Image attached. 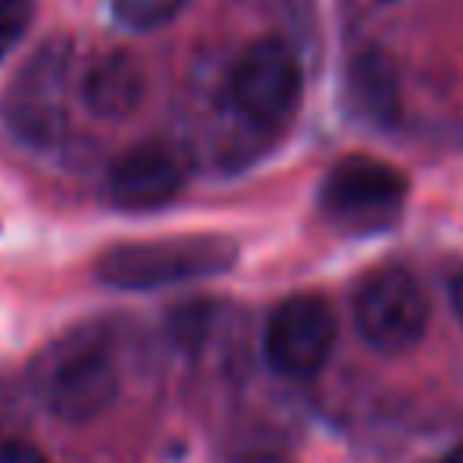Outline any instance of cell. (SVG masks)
<instances>
[{
	"label": "cell",
	"mask_w": 463,
	"mask_h": 463,
	"mask_svg": "<svg viewBox=\"0 0 463 463\" xmlns=\"http://www.w3.org/2000/svg\"><path fill=\"white\" fill-rule=\"evenodd\" d=\"M336 344V318L333 307L322 297L300 293L286 297L264 329V354L279 376L289 380H307L315 376Z\"/></svg>",
	"instance_id": "7"
},
{
	"label": "cell",
	"mask_w": 463,
	"mask_h": 463,
	"mask_svg": "<svg viewBox=\"0 0 463 463\" xmlns=\"http://www.w3.org/2000/svg\"><path fill=\"white\" fill-rule=\"evenodd\" d=\"M344 98L351 112L373 127L398 123V80H394L391 61L376 47L351 54L347 72H344Z\"/></svg>",
	"instance_id": "10"
},
{
	"label": "cell",
	"mask_w": 463,
	"mask_h": 463,
	"mask_svg": "<svg viewBox=\"0 0 463 463\" xmlns=\"http://www.w3.org/2000/svg\"><path fill=\"white\" fill-rule=\"evenodd\" d=\"M239 463H289V459H282V456H246Z\"/></svg>",
	"instance_id": "16"
},
{
	"label": "cell",
	"mask_w": 463,
	"mask_h": 463,
	"mask_svg": "<svg viewBox=\"0 0 463 463\" xmlns=\"http://www.w3.org/2000/svg\"><path fill=\"white\" fill-rule=\"evenodd\" d=\"M184 188V163L163 145H137L109 170V199L123 210L166 206Z\"/></svg>",
	"instance_id": "8"
},
{
	"label": "cell",
	"mask_w": 463,
	"mask_h": 463,
	"mask_svg": "<svg viewBox=\"0 0 463 463\" xmlns=\"http://www.w3.org/2000/svg\"><path fill=\"white\" fill-rule=\"evenodd\" d=\"M33 22V0H0V58L25 36Z\"/></svg>",
	"instance_id": "12"
},
{
	"label": "cell",
	"mask_w": 463,
	"mask_h": 463,
	"mask_svg": "<svg viewBox=\"0 0 463 463\" xmlns=\"http://www.w3.org/2000/svg\"><path fill=\"white\" fill-rule=\"evenodd\" d=\"M83 105L101 119H123L130 116L145 98V69L127 51L101 54L80 83Z\"/></svg>",
	"instance_id": "9"
},
{
	"label": "cell",
	"mask_w": 463,
	"mask_h": 463,
	"mask_svg": "<svg viewBox=\"0 0 463 463\" xmlns=\"http://www.w3.org/2000/svg\"><path fill=\"white\" fill-rule=\"evenodd\" d=\"M452 307H456V315H459V322H463V271H459L456 282H452Z\"/></svg>",
	"instance_id": "14"
},
{
	"label": "cell",
	"mask_w": 463,
	"mask_h": 463,
	"mask_svg": "<svg viewBox=\"0 0 463 463\" xmlns=\"http://www.w3.org/2000/svg\"><path fill=\"white\" fill-rule=\"evenodd\" d=\"M184 4L188 0H109L116 22L127 25V29H137V33H148V29L166 25Z\"/></svg>",
	"instance_id": "11"
},
{
	"label": "cell",
	"mask_w": 463,
	"mask_h": 463,
	"mask_svg": "<svg viewBox=\"0 0 463 463\" xmlns=\"http://www.w3.org/2000/svg\"><path fill=\"white\" fill-rule=\"evenodd\" d=\"M72 47L69 40L43 43L14 76L4 98V119L33 148H51L65 130V94H69Z\"/></svg>",
	"instance_id": "3"
},
{
	"label": "cell",
	"mask_w": 463,
	"mask_h": 463,
	"mask_svg": "<svg viewBox=\"0 0 463 463\" xmlns=\"http://www.w3.org/2000/svg\"><path fill=\"white\" fill-rule=\"evenodd\" d=\"M239 246L224 235H177L156 242H123L98 257L94 275L116 289H156L221 275L235 264Z\"/></svg>",
	"instance_id": "2"
},
{
	"label": "cell",
	"mask_w": 463,
	"mask_h": 463,
	"mask_svg": "<svg viewBox=\"0 0 463 463\" xmlns=\"http://www.w3.org/2000/svg\"><path fill=\"white\" fill-rule=\"evenodd\" d=\"M405 174L373 156H347L340 159L318 192L322 213L351 232H380L387 228L405 203Z\"/></svg>",
	"instance_id": "4"
},
{
	"label": "cell",
	"mask_w": 463,
	"mask_h": 463,
	"mask_svg": "<svg viewBox=\"0 0 463 463\" xmlns=\"http://www.w3.org/2000/svg\"><path fill=\"white\" fill-rule=\"evenodd\" d=\"M300 90H304V72L300 61L293 54V47L286 40L264 36L257 43H250L228 80V98L235 105V112L253 123V127H282L297 105H300Z\"/></svg>",
	"instance_id": "5"
},
{
	"label": "cell",
	"mask_w": 463,
	"mask_h": 463,
	"mask_svg": "<svg viewBox=\"0 0 463 463\" xmlns=\"http://www.w3.org/2000/svg\"><path fill=\"white\" fill-rule=\"evenodd\" d=\"M434 463H463V441L456 445V449H449L441 459H434Z\"/></svg>",
	"instance_id": "15"
},
{
	"label": "cell",
	"mask_w": 463,
	"mask_h": 463,
	"mask_svg": "<svg viewBox=\"0 0 463 463\" xmlns=\"http://www.w3.org/2000/svg\"><path fill=\"white\" fill-rule=\"evenodd\" d=\"M0 463H47V456L29 441H4L0 445Z\"/></svg>",
	"instance_id": "13"
},
{
	"label": "cell",
	"mask_w": 463,
	"mask_h": 463,
	"mask_svg": "<svg viewBox=\"0 0 463 463\" xmlns=\"http://www.w3.org/2000/svg\"><path fill=\"white\" fill-rule=\"evenodd\" d=\"M427 293L405 268H376L354 289V326L373 351H409L427 329Z\"/></svg>",
	"instance_id": "6"
},
{
	"label": "cell",
	"mask_w": 463,
	"mask_h": 463,
	"mask_svg": "<svg viewBox=\"0 0 463 463\" xmlns=\"http://www.w3.org/2000/svg\"><path fill=\"white\" fill-rule=\"evenodd\" d=\"M33 383L40 402L65 423L101 416L119 391V369L101 326H83L51 344L36 362Z\"/></svg>",
	"instance_id": "1"
}]
</instances>
